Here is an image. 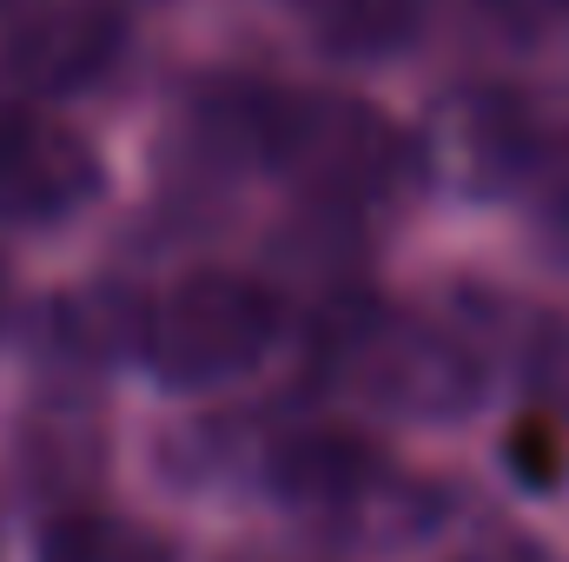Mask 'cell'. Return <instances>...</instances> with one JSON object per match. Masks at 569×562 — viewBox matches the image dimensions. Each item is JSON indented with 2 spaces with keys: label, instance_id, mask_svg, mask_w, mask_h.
Here are the masks:
<instances>
[{
  "label": "cell",
  "instance_id": "obj_1",
  "mask_svg": "<svg viewBox=\"0 0 569 562\" xmlns=\"http://www.w3.org/2000/svg\"><path fill=\"white\" fill-rule=\"evenodd\" d=\"M226 127L246 140L252 159H266L311 199H345V205L378 199L411 159L405 133L378 107L338 93H239Z\"/></svg>",
  "mask_w": 569,
  "mask_h": 562
},
{
  "label": "cell",
  "instance_id": "obj_2",
  "mask_svg": "<svg viewBox=\"0 0 569 562\" xmlns=\"http://www.w3.org/2000/svg\"><path fill=\"white\" fill-rule=\"evenodd\" d=\"M284 331L279 291L252 272H192L146 311V364L166 391H219L272 358Z\"/></svg>",
  "mask_w": 569,
  "mask_h": 562
},
{
  "label": "cell",
  "instance_id": "obj_3",
  "mask_svg": "<svg viewBox=\"0 0 569 562\" xmlns=\"http://www.w3.org/2000/svg\"><path fill=\"white\" fill-rule=\"evenodd\" d=\"M331 371H345L371 404L398 411V418L450 423L483 398V364L477 351L425 318H398V311H358L345 324H331Z\"/></svg>",
  "mask_w": 569,
  "mask_h": 562
},
{
  "label": "cell",
  "instance_id": "obj_4",
  "mask_svg": "<svg viewBox=\"0 0 569 562\" xmlns=\"http://www.w3.org/2000/svg\"><path fill=\"white\" fill-rule=\"evenodd\" d=\"M100 192V152L47 100L0 87V225H60Z\"/></svg>",
  "mask_w": 569,
  "mask_h": 562
},
{
  "label": "cell",
  "instance_id": "obj_5",
  "mask_svg": "<svg viewBox=\"0 0 569 562\" xmlns=\"http://www.w3.org/2000/svg\"><path fill=\"white\" fill-rule=\"evenodd\" d=\"M120 53H127L120 0H53V7H33L7 33L0 73L27 100H67V93L100 87Z\"/></svg>",
  "mask_w": 569,
  "mask_h": 562
},
{
  "label": "cell",
  "instance_id": "obj_6",
  "mask_svg": "<svg viewBox=\"0 0 569 562\" xmlns=\"http://www.w3.org/2000/svg\"><path fill=\"white\" fill-rule=\"evenodd\" d=\"M266 483L279 490L291 510L345 516V510H365V503L385 496L391 463H385V450H378L371 436L338 430V423H318V430H291V436L272 443Z\"/></svg>",
  "mask_w": 569,
  "mask_h": 562
},
{
  "label": "cell",
  "instance_id": "obj_7",
  "mask_svg": "<svg viewBox=\"0 0 569 562\" xmlns=\"http://www.w3.org/2000/svg\"><path fill=\"white\" fill-rule=\"evenodd\" d=\"M430 145L443 159L450 179L477 185V192H497V185H517L543 165V140L530 127V113L517 100H497V93H470L457 100L437 127H430Z\"/></svg>",
  "mask_w": 569,
  "mask_h": 562
},
{
  "label": "cell",
  "instance_id": "obj_8",
  "mask_svg": "<svg viewBox=\"0 0 569 562\" xmlns=\"http://www.w3.org/2000/svg\"><path fill=\"white\" fill-rule=\"evenodd\" d=\"M305 13L311 40L338 60H385L425 27V0H284Z\"/></svg>",
  "mask_w": 569,
  "mask_h": 562
},
{
  "label": "cell",
  "instance_id": "obj_9",
  "mask_svg": "<svg viewBox=\"0 0 569 562\" xmlns=\"http://www.w3.org/2000/svg\"><path fill=\"white\" fill-rule=\"evenodd\" d=\"M40 562H179L159 530L113 510H67L40 530Z\"/></svg>",
  "mask_w": 569,
  "mask_h": 562
},
{
  "label": "cell",
  "instance_id": "obj_10",
  "mask_svg": "<svg viewBox=\"0 0 569 562\" xmlns=\"http://www.w3.org/2000/svg\"><path fill=\"white\" fill-rule=\"evenodd\" d=\"M457 562H550L530 536H483V543H470Z\"/></svg>",
  "mask_w": 569,
  "mask_h": 562
},
{
  "label": "cell",
  "instance_id": "obj_11",
  "mask_svg": "<svg viewBox=\"0 0 569 562\" xmlns=\"http://www.w3.org/2000/svg\"><path fill=\"white\" fill-rule=\"evenodd\" d=\"M537 378L569 404V331H550V344H543V358H537Z\"/></svg>",
  "mask_w": 569,
  "mask_h": 562
},
{
  "label": "cell",
  "instance_id": "obj_12",
  "mask_svg": "<svg viewBox=\"0 0 569 562\" xmlns=\"http://www.w3.org/2000/svg\"><path fill=\"white\" fill-rule=\"evenodd\" d=\"M0 304H7V272H0Z\"/></svg>",
  "mask_w": 569,
  "mask_h": 562
},
{
  "label": "cell",
  "instance_id": "obj_13",
  "mask_svg": "<svg viewBox=\"0 0 569 562\" xmlns=\"http://www.w3.org/2000/svg\"><path fill=\"white\" fill-rule=\"evenodd\" d=\"M0 7H13V0H0Z\"/></svg>",
  "mask_w": 569,
  "mask_h": 562
}]
</instances>
